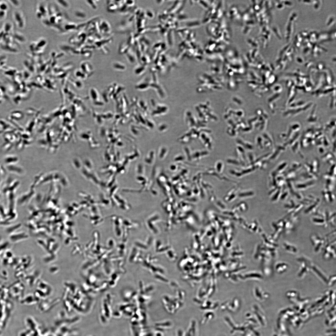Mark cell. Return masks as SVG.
Instances as JSON below:
<instances>
[{
	"mask_svg": "<svg viewBox=\"0 0 336 336\" xmlns=\"http://www.w3.org/2000/svg\"><path fill=\"white\" fill-rule=\"evenodd\" d=\"M12 18L16 26L19 29H23L26 25V19L23 12L16 10L12 13Z\"/></svg>",
	"mask_w": 336,
	"mask_h": 336,
	"instance_id": "obj_2",
	"label": "cell"
},
{
	"mask_svg": "<svg viewBox=\"0 0 336 336\" xmlns=\"http://www.w3.org/2000/svg\"><path fill=\"white\" fill-rule=\"evenodd\" d=\"M13 40L15 43L17 44H23L26 41L25 36L20 32H13L12 34Z\"/></svg>",
	"mask_w": 336,
	"mask_h": 336,
	"instance_id": "obj_3",
	"label": "cell"
},
{
	"mask_svg": "<svg viewBox=\"0 0 336 336\" xmlns=\"http://www.w3.org/2000/svg\"><path fill=\"white\" fill-rule=\"evenodd\" d=\"M8 3H10V5H12L13 6L17 8L20 6L21 5V2L20 1H17V0H13V1H7Z\"/></svg>",
	"mask_w": 336,
	"mask_h": 336,
	"instance_id": "obj_5",
	"label": "cell"
},
{
	"mask_svg": "<svg viewBox=\"0 0 336 336\" xmlns=\"http://www.w3.org/2000/svg\"><path fill=\"white\" fill-rule=\"evenodd\" d=\"M1 47L4 52L11 53H16L19 52V50L14 43L12 35L5 38L1 43Z\"/></svg>",
	"mask_w": 336,
	"mask_h": 336,
	"instance_id": "obj_1",
	"label": "cell"
},
{
	"mask_svg": "<svg viewBox=\"0 0 336 336\" xmlns=\"http://www.w3.org/2000/svg\"><path fill=\"white\" fill-rule=\"evenodd\" d=\"M9 9V3L7 1H0V10L8 12Z\"/></svg>",
	"mask_w": 336,
	"mask_h": 336,
	"instance_id": "obj_4",
	"label": "cell"
},
{
	"mask_svg": "<svg viewBox=\"0 0 336 336\" xmlns=\"http://www.w3.org/2000/svg\"><path fill=\"white\" fill-rule=\"evenodd\" d=\"M7 12L0 10V20L5 19L7 16Z\"/></svg>",
	"mask_w": 336,
	"mask_h": 336,
	"instance_id": "obj_6",
	"label": "cell"
}]
</instances>
